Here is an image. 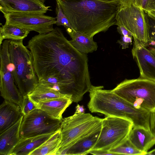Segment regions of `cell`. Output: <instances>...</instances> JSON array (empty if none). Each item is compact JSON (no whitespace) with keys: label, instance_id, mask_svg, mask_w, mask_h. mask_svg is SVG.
I'll return each mask as SVG.
<instances>
[{"label":"cell","instance_id":"cell-22","mask_svg":"<svg viewBox=\"0 0 155 155\" xmlns=\"http://www.w3.org/2000/svg\"><path fill=\"white\" fill-rule=\"evenodd\" d=\"M30 32L28 30L5 23L0 28V45L4 40L23 39L27 36Z\"/></svg>","mask_w":155,"mask_h":155},{"label":"cell","instance_id":"cell-33","mask_svg":"<svg viewBox=\"0 0 155 155\" xmlns=\"http://www.w3.org/2000/svg\"><path fill=\"white\" fill-rule=\"evenodd\" d=\"M150 125L151 130L155 135V112L151 113Z\"/></svg>","mask_w":155,"mask_h":155},{"label":"cell","instance_id":"cell-4","mask_svg":"<svg viewBox=\"0 0 155 155\" xmlns=\"http://www.w3.org/2000/svg\"><path fill=\"white\" fill-rule=\"evenodd\" d=\"M23 40H9L8 50L15 82L23 97L30 94L39 82L32 54L23 45Z\"/></svg>","mask_w":155,"mask_h":155},{"label":"cell","instance_id":"cell-5","mask_svg":"<svg viewBox=\"0 0 155 155\" xmlns=\"http://www.w3.org/2000/svg\"><path fill=\"white\" fill-rule=\"evenodd\" d=\"M102 119L90 113L75 114L62 119L61 143L56 155H61L78 141L102 126Z\"/></svg>","mask_w":155,"mask_h":155},{"label":"cell","instance_id":"cell-9","mask_svg":"<svg viewBox=\"0 0 155 155\" xmlns=\"http://www.w3.org/2000/svg\"><path fill=\"white\" fill-rule=\"evenodd\" d=\"M8 39L4 40L0 47V91L1 96L5 100L13 102L21 109L23 97L15 82L13 66L10 57Z\"/></svg>","mask_w":155,"mask_h":155},{"label":"cell","instance_id":"cell-18","mask_svg":"<svg viewBox=\"0 0 155 155\" xmlns=\"http://www.w3.org/2000/svg\"><path fill=\"white\" fill-rule=\"evenodd\" d=\"M56 132L31 137L20 138L10 155H29L32 152L46 141Z\"/></svg>","mask_w":155,"mask_h":155},{"label":"cell","instance_id":"cell-20","mask_svg":"<svg viewBox=\"0 0 155 155\" xmlns=\"http://www.w3.org/2000/svg\"><path fill=\"white\" fill-rule=\"evenodd\" d=\"M28 95L30 99L36 105L54 99L71 96L62 94L54 89L40 83H38L34 89Z\"/></svg>","mask_w":155,"mask_h":155},{"label":"cell","instance_id":"cell-13","mask_svg":"<svg viewBox=\"0 0 155 155\" xmlns=\"http://www.w3.org/2000/svg\"><path fill=\"white\" fill-rule=\"evenodd\" d=\"M41 0H0V10L4 14L22 13L45 14L51 11Z\"/></svg>","mask_w":155,"mask_h":155},{"label":"cell","instance_id":"cell-14","mask_svg":"<svg viewBox=\"0 0 155 155\" xmlns=\"http://www.w3.org/2000/svg\"><path fill=\"white\" fill-rule=\"evenodd\" d=\"M23 116L18 105L5 100L0 106V134L14 125Z\"/></svg>","mask_w":155,"mask_h":155},{"label":"cell","instance_id":"cell-34","mask_svg":"<svg viewBox=\"0 0 155 155\" xmlns=\"http://www.w3.org/2000/svg\"><path fill=\"white\" fill-rule=\"evenodd\" d=\"M107 2H116L120 3L121 5H124L130 3V0H100Z\"/></svg>","mask_w":155,"mask_h":155},{"label":"cell","instance_id":"cell-7","mask_svg":"<svg viewBox=\"0 0 155 155\" xmlns=\"http://www.w3.org/2000/svg\"><path fill=\"white\" fill-rule=\"evenodd\" d=\"M116 25L125 27L136 40L147 47L149 40L148 16L132 4L120 5L116 16Z\"/></svg>","mask_w":155,"mask_h":155},{"label":"cell","instance_id":"cell-32","mask_svg":"<svg viewBox=\"0 0 155 155\" xmlns=\"http://www.w3.org/2000/svg\"><path fill=\"white\" fill-rule=\"evenodd\" d=\"M117 31L121 36L133 37L132 34L125 27L121 25L117 26Z\"/></svg>","mask_w":155,"mask_h":155},{"label":"cell","instance_id":"cell-3","mask_svg":"<svg viewBox=\"0 0 155 155\" xmlns=\"http://www.w3.org/2000/svg\"><path fill=\"white\" fill-rule=\"evenodd\" d=\"M102 86L92 85L90 87L87 107L91 112L126 118L133 122L134 127H141L151 130L150 112L136 108L112 90H104Z\"/></svg>","mask_w":155,"mask_h":155},{"label":"cell","instance_id":"cell-28","mask_svg":"<svg viewBox=\"0 0 155 155\" xmlns=\"http://www.w3.org/2000/svg\"><path fill=\"white\" fill-rule=\"evenodd\" d=\"M132 37L128 36H121L120 39L117 42L121 46L122 49H125L128 47L129 44H132Z\"/></svg>","mask_w":155,"mask_h":155},{"label":"cell","instance_id":"cell-37","mask_svg":"<svg viewBox=\"0 0 155 155\" xmlns=\"http://www.w3.org/2000/svg\"><path fill=\"white\" fill-rule=\"evenodd\" d=\"M155 3V0H148L146 8H147V7L148 5H150L151 4H153V3Z\"/></svg>","mask_w":155,"mask_h":155},{"label":"cell","instance_id":"cell-26","mask_svg":"<svg viewBox=\"0 0 155 155\" xmlns=\"http://www.w3.org/2000/svg\"><path fill=\"white\" fill-rule=\"evenodd\" d=\"M23 106L21 111L24 116L38 108L37 106L30 99L28 95L23 96Z\"/></svg>","mask_w":155,"mask_h":155},{"label":"cell","instance_id":"cell-17","mask_svg":"<svg viewBox=\"0 0 155 155\" xmlns=\"http://www.w3.org/2000/svg\"><path fill=\"white\" fill-rule=\"evenodd\" d=\"M101 128L102 126L81 139L61 155H81L89 153L97 141Z\"/></svg>","mask_w":155,"mask_h":155},{"label":"cell","instance_id":"cell-11","mask_svg":"<svg viewBox=\"0 0 155 155\" xmlns=\"http://www.w3.org/2000/svg\"><path fill=\"white\" fill-rule=\"evenodd\" d=\"M6 23L34 31L40 34L48 33L54 29L56 18L44 14L10 13L3 14Z\"/></svg>","mask_w":155,"mask_h":155},{"label":"cell","instance_id":"cell-21","mask_svg":"<svg viewBox=\"0 0 155 155\" xmlns=\"http://www.w3.org/2000/svg\"><path fill=\"white\" fill-rule=\"evenodd\" d=\"M72 39L69 41L72 45L79 52L87 54L96 51L98 48L97 43L91 37L74 30L68 34Z\"/></svg>","mask_w":155,"mask_h":155},{"label":"cell","instance_id":"cell-16","mask_svg":"<svg viewBox=\"0 0 155 155\" xmlns=\"http://www.w3.org/2000/svg\"><path fill=\"white\" fill-rule=\"evenodd\" d=\"M24 116L14 125L0 134V155H10L20 140V130Z\"/></svg>","mask_w":155,"mask_h":155},{"label":"cell","instance_id":"cell-27","mask_svg":"<svg viewBox=\"0 0 155 155\" xmlns=\"http://www.w3.org/2000/svg\"><path fill=\"white\" fill-rule=\"evenodd\" d=\"M149 40L147 47L155 49V19L148 16Z\"/></svg>","mask_w":155,"mask_h":155},{"label":"cell","instance_id":"cell-38","mask_svg":"<svg viewBox=\"0 0 155 155\" xmlns=\"http://www.w3.org/2000/svg\"><path fill=\"white\" fill-rule=\"evenodd\" d=\"M42 2H43V3H44V2H45L46 0H41Z\"/></svg>","mask_w":155,"mask_h":155},{"label":"cell","instance_id":"cell-29","mask_svg":"<svg viewBox=\"0 0 155 155\" xmlns=\"http://www.w3.org/2000/svg\"><path fill=\"white\" fill-rule=\"evenodd\" d=\"M147 1L148 0H130V3L142 8L145 12Z\"/></svg>","mask_w":155,"mask_h":155},{"label":"cell","instance_id":"cell-8","mask_svg":"<svg viewBox=\"0 0 155 155\" xmlns=\"http://www.w3.org/2000/svg\"><path fill=\"white\" fill-rule=\"evenodd\" d=\"M133 127V122L126 118L108 116L102 119L100 134L92 150L115 148L128 138Z\"/></svg>","mask_w":155,"mask_h":155},{"label":"cell","instance_id":"cell-36","mask_svg":"<svg viewBox=\"0 0 155 155\" xmlns=\"http://www.w3.org/2000/svg\"><path fill=\"white\" fill-rule=\"evenodd\" d=\"M146 155H155V149L149 152H147Z\"/></svg>","mask_w":155,"mask_h":155},{"label":"cell","instance_id":"cell-6","mask_svg":"<svg viewBox=\"0 0 155 155\" xmlns=\"http://www.w3.org/2000/svg\"><path fill=\"white\" fill-rule=\"evenodd\" d=\"M112 91L136 108L155 112V81L140 77L125 79Z\"/></svg>","mask_w":155,"mask_h":155},{"label":"cell","instance_id":"cell-24","mask_svg":"<svg viewBox=\"0 0 155 155\" xmlns=\"http://www.w3.org/2000/svg\"><path fill=\"white\" fill-rule=\"evenodd\" d=\"M109 151L116 155H145L144 153L136 148L128 138L119 146Z\"/></svg>","mask_w":155,"mask_h":155},{"label":"cell","instance_id":"cell-12","mask_svg":"<svg viewBox=\"0 0 155 155\" xmlns=\"http://www.w3.org/2000/svg\"><path fill=\"white\" fill-rule=\"evenodd\" d=\"M132 53L139 68L140 77L155 81V49L134 40Z\"/></svg>","mask_w":155,"mask_h":155},{"label":"cell","instance_id":"cell-35","mask_svg":"<svg viewBox=\"0 0 155 155\" xmlns=\"http://www.w3.org/2000/svg\"><path fill=\"white\" fill-rule=\"evenodd\" d=\"M76 110L74 113L78 114L85 113V108L83 105L78 104L76 107Z\"/></svg>","mask_w":155,"mask_h":155},{"label":"cell","instance_id":"cell-1","mask_svg":"<svg viewBox=\"0 0 155 155\" xmlns=\"http://www.w3.org/2000/svg\"><path fill=\"white\" fill-rule=\"evenodd\" d=\"M26 47L39 82L71 96L73 102L82 100L92 85L87 56L72 45L60 28L35 35Z\"/></svg>","mask_w":155,"mask_h":155},{"label":"cell","instance_id":"cell-23","mask_svg":"<svg viewBox=\"0 0 155 155\" xmlns=\"http://www.w3.org/2000/svg\"><path fill=\"white\" fill-rule=\"evenodd\" d=\"M60 129L29 155H56L61 143Z\"/></svg>","mask_w":155,"mask_h":155},{"label":"cell","instance_id":"cell-19","mask_svg":"<svg viewBox=\"0 0 155 155\" xmlns=\"http://www.w3.org/2000/svg\"><path fill=\"white\" fill-rule=\"evenodd\" d=\"M73 102L71 96L54 99L38 104V108L45 111L51 117L62 119L64 112Z\"/></svg>","mask_w":155,"mask_h":155},{"label":"cell","instance_id":"cell-15","mask_svg":"<svg viewBox=\"0 0 155 155\" xmlns=\"http://www.w3.org/2000/svg\"><path fill=\"white\" fill-rule=\"evenodd\" d=\"M128 138L136 148L145 155L155 144V135L150 130L141 127H133Z\"/></svg>","mask_w":155,"mask_h":155},{"label":"cell","instance_id":"cell-10","mask_svg":"<svg viewBox=\"0 0 155 155\" xmlns=\"http://www.w3.org/2000/svg\"><path fill=\"white\" fill-rule=\"evenodd\" d=\"M62 120L36 109L24 116L20 128V138L55 132L60 129Z\"/></svg>","mask_w":155,"mask_h":155},{"label":"cell","instance_id":"cell-30","mask_svg":"<svg viewBox=\"0 0 155 155\" xmlns=\"http://www.w3.org/2000/svg\"><path fill=\"white\" fill-rule=\"evenodd\" d=\"M90 153L96 155H116V154L107 150L102 149H94L91 150L90 152Z\"/></svg>","mask_w":155,"mask_h":155},{"label":"cell","instance_id":"cell-25","mask_svg":"<svg viewBox=\"0 0 155 155\" xmlns=\"http://www.w3.org/2000/svg\"><path fill=\"white\" fill-rule=\"evenodd\" d=\"M56 2V13L57 16L55 24L58 26H64L68 33H69L74 30L59 3L57 1Z\"/></svg>","mask_w":155,"mask_h":155},{"label":"cell","instance_id":"cell-31","mask_svg":"<svg viewBox=\"0 0 155 155\" xmlns=\"http://www.w3.org/2000/svg\"><path fill=\"white\" fill-rule=\"evenodd\" d=\"M145 12L149 16L155 19V3L148 5Z\"/></svg>","mask_w":155,"mask_h":155},{"label":"cell","instance_id":"cell-2","mask_svg":"<svg viewBox=\"0 0 155 155\" xmlns=\"http://www.w3.org/2000/svg\"><path fill=\"white\" fill-rule=\"evenodd\" d=\"M76 32L91 37L116 25L121 5L100 0H56Z\"/></svg>","mask_w":155,"mask_h":155}]
</instances>
